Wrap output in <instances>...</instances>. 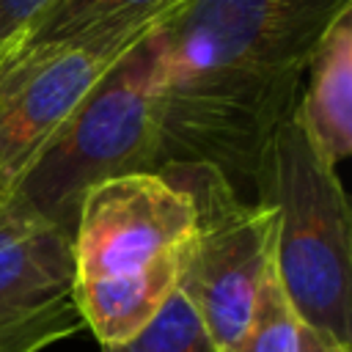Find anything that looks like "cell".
<instances>
[{
	"instance_id": "cell-1",
	"label": "cell",
	"mask_w": 352,
	"mask_h": 352,
	"mask_svg": "<svg viewBox=\"0 0 352 352\" xmlns=\"http://www.w3.org/2000/svg\"><path fill=\"white\" fill-rule=\"evenodd\" d=\"M352 0H187L160 30L162 165L217 168L256 201L272 132L330 22Z\"/></svg>"
},
{
	"instance_id": "cell-2",
	"label": "cell",
	"mask_w": 352,
	"mask_h": 352,
	"mask_svg": "<svg viewBox=\"0 0 352 352\" xmlns=\"http://www.w3.org/2000/svg\"><path fill=\"white\" fill-rule=\"evenodd\" d=\"M198 239L190 195L165 173H129L85 192L72 228L74 300L102 346L135 338L182 286Z\"/></svg>"
},
{
	"instance_id": "cell-3",
	"label": "cell",
	"mask_w": 352,
	"mask_h": 352,
	"mask_svg": "<svg viewBox=\"0 0 352 352\" xmlns=\"http://www.w3.org/2000/svg\"><path fill=\"white\" fill-rule=\"evenodd\" d=\"M256 201L275 214L272 267L297 319L352 346V212L294 113L261 151Z\"/></svg>"
},
{
	"instance_id": "cell-4",
	"label": "cell",
	"mask_w": 352,
	"mask_h": 352,
	"mask_svg": "<svg viewBox=\"0 0 352 352\" xmlns=\"http://www.w3.org/2000/svg\"><path fill=\"white\" fill-rule=\"evenodd\" d=\"M162 168V58L157 30L88 94L14 192L72 234L102 182Z\"/></svg>"
},
{
	"instance_id": "cell-5",
	"label": "cell",
	"mask_w": 352,
	"mask_h": 352,
	"mask_svg": "<svg viewBox=\"0 0 352 352\" xmlns=\"http://www.w3.org/2000/svg\"><path fill=\"white\" fill-rule=\"evenodd\" d=\"M168 22V19H165ZM165 22L0 47V198L11 195L88 94Z\"/></svg>"
},
{
	"instance_id": "cell-6",
	"label": "cell",
	"mask_w": 352,
	"mask_h": 352,
	"mask_svg": "<svg viewBox=\"0 0 352 352\" xmlns=\"http://www.w3.org/2000/svg\"><path fill=\"white\" fill-rule=\"evenodd\" d=\"M160 173L190 195L198 220L182 292L192 302L214 352H228L253 316L272 258L275 214L267 204L242 198L212 165L168 162Z\"/></svg>"
},
{
	"instance_id": "cell-7",
	"label": "cell",
	"mask_w": 352,
	"mask_h": 352,
	"mask_svg": "<svg viewBox=\"0 0 352 352\" xmlns=\"http://www.w3.org/2000/svg\"><path fill=\"white\" fill-rule=\"evenodd\" d=\"M82 327L72 234L19 192L0 198V352H41Z\"/></svg>"
},
{
	"instance_id": "cell-8",
	"label": "cell",
	"mask_w": 352,
	"mask_h": 352,
	"mask_svg": "<svg viewBox=\"0 0 352 352\" xmlns=\"http://www.w3.org/2000/svg\"><path fill=\"white\" fill-rule=\"evenodd\" d=\"M305 74L308 88L292 113L311 146L336 168L352 154V6L330 22Z\"/></svg>"
},
{
	"instance_id": "cell-9",
	"label": "cell",
	"mask_w": 352,
	"mask_h": 352,
	"mask_svg": "<svg viewBox=\"0 0 352 352\" xmlns=\"http://www.w3.org/2000/svg\"><path fill=\"white\" fill-rule=\"evenodd\" d=\"M187 0H58L16 38L60 41L80 36H102L129 25L165 22Z\"/></svg>"
},
{
	"instance_id": "cell-10",
	"label": "cell",
	"mask_w": 352,
	"mask_h": 352,
	"mask_svg": "<svg viewBox=\"0 0 352 352\" xmlns=\"http://www.w3.org/2000/svg\"><path fill=\"white\" fill-rule=\"evenodd\" d=\"M302 349V322L297 319L270 258L264 280L256 294L253 316L228 352H300Z\"/></svg>"
},
{
	"instance_id": "cell-11",
	"label": "cell",
	"mask_w": 352,
	"mask_h": 352,
	"mask_svg": "<svg viewBox=\"0 0 352 352\" xmlns=\"http://www.w3.org/2000/svg\"><path fill=\"white\" fill-rule=\"evenodd\" d=\"M102 352H214V346L179 286L135 338L118 346H102Z\"/></svg>"
},
{
	"instance_id": "cell-12",
	"label": "cell",
	"mask_w": 352,
	"mask_h": 352,
	"mask_svg": "<svg viewBox=\"0 0 352 352\" xmlns=\"http://www.w3.org/2000/svg\"><path fill=\"white\" fill-rule=\"evenodd\" d=\"M58 0H0V47L22 36Z\"/></svg>"
},
{
	"instance_id": "cell-13",
	"label": "cell",
	"mask_w": 352,
	"mask_h": 352,
	"mask_svg": "<svg viewBox=\"0 0 352 352\" xmlns=\"http://www.w3.org/2000/svg\"><path fill=\"white\" fill-rule=\"evenodd\" d=\"M300 352H349V344H341V341L302 324V349Z\"/></svg>"
}]
</instances>
